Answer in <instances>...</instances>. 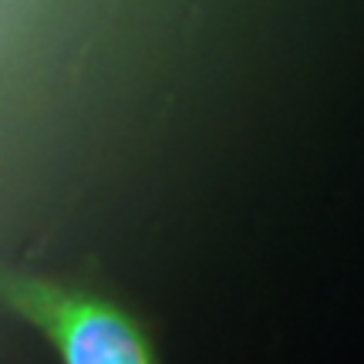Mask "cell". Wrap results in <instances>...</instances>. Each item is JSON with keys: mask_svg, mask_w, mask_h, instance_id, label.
Wrapping results in <instances>:
<instances>
[{"mask_svg": "<svg viewBox=\"0 0 364 364\" xmlns=\"http://www.w3.org/2000/svg\"><path fill=\"white\" fill-rule=\"evenodd\" d=\"M0 304L41 331L61 364H162L142 321L91 287L0 270Z\"/></svg>", "mask_w": 364, "mask_h": 364, "instance_id": "cell-1", "label": "cell"}]
</instances>
